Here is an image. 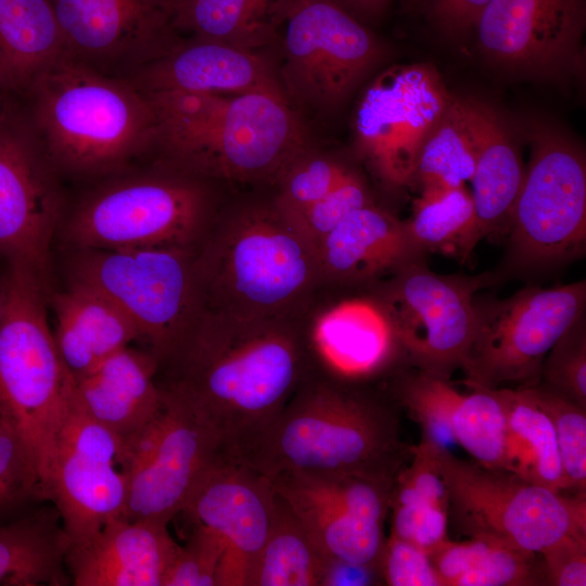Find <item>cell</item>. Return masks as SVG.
Instances as JSON below:
<instances>
[{
	"mask_svg": "<svg viewBox=\"0 0 586 586\" xmlns=\"http://www.w3.org/2000/svg\"><path fill=\"white\" fill-rule=\"evenodd\" d=\"M289 317L201 310L163 362L230 456L283 408L311 367V348Z\"/></svg>",
	"mask_w": 586,
	"mask_h": 586,
	"instance_id": "1",
	"label": "cell"
},
{
	"mask_svg": "<svg viewBox=\"0 0 586 586\" xmlns=\"http://www.w3.org/2000/svg\"><path fill=\"white\" fill-rule=\"evenodd\" d=\"M313 372L279 413L229 457L271 476L297 471L352 475L392 487L409 461L397 404Z\"/></svg>",
	"mask_w": 586,
	"mask_h": 586,
	"instance_id": "2",
	"label": "cell"
},
{
	"mask_svg": "<svg viewBox=\"0 0 586 586\" xmlns=\"http://www.w3.org/2000/svg\"><path fill=\"white\" fill-rule=\"evenodd\" d=\"M145 94L156 114L155 146L176 169L199 178L277 181L308 149L302 119L283 94Z\"/></svg>",
	"mask_w": 586,
	"mask_h": 586,
	"instance_id": "3",
	"label": "cell"
},
{
	"mask_svg": "<svg viewBox=\"0 0 586 586\" xmlns=\"http://www.w3.org/2000/svg\"><path fill=\"white\" fill-rule=\"evenodd\" d=\"M27 91L29 123L52 165L100 174L155 146L153 104L127 78L66 55Z\"/></svg>",
	"mask_w": 586,
	"mask_h": 586,
	"instance_id": "4",
	"label": "cell"
},
{
	"mask_svg": "<svg viewBox=\"0 0 586 586\" xmlns=\"http://www.w3.org/2000/svg\"><path fill=\"white\" fill-rule=\"evenodd\" d=\"M205 308L294 318L321 280L316 253L272 202L239 211L195 257Z\"/></svg>",
	"mask_w": 586,
	"mask_h": 586,
	"instance_id": "5",
	"label": "cell"
},
{
	"mask_svg": "<svg viewBox=\"0 0 586 586\" xmlns=\"http://www.w3.org/2000/svg\"><path fill=\"white\" fill-rule=\"evenodd\" d=\"M43 291L40 276L25 266L10 264L0 320V416L23 441L44 497L65 402L75 378L64 365L49 329Z\"/></svg>",
	"mask_w": 586,
	"mask_h": 586,
	"instance_id": "6",
	"label": "cell"
},
{
	"mask_svg": "<svg viewBox=\"0 0 586 586\" xmlns=\"http://www.w3.org/2000/svg\"><path fill=\"white\" fill-rule=\"evenodd\" d=\"M432 447L453 519L467 536L539 555L562 537L586 534V494L555 492Z\"/></svg>",
	"mask_w": 586,
	"mask_h": 586,
	"instance_id": "7",
	"label": "cell"
},
{
	"mask_svg": "<svg viewBox=\"0 0 586 586\" xmlns=\"http://www.w3.org/2000/svg\"><path fill=\"white\" fill-rule=\"evenodd\" d=\"M161 386L157 412L123 441L118 468L127 481L124 517L169 524L227 454L198 408L171 384Z\"/></svg>",
	"mask_w": 586,
	"mask_h": 586,
	"instance_id": "8",
	"label": "cell"
},
{
	"mask_svg": "<svg viewBox=\"0 0 586 586\" xmlns=\"http://www.w3.org/2000/svg\"><path fill=\"white\" fill-rule=\"evenodd\" d=\"M198 178L178 170L107 183L75 209L68 240L85 251L189 246L211 209L209 192Z\"/></svg>",
	"mask_w": 586,
	"mask_h": 586,
	"instance_id": "9",
	"label": "cell"
},
{
	"mask_svg": "<svg viewBox=\"0 0 586 586\" xmlns=\"http://www.w3.org/2000/svg\"><path fill=\"white\" fill-rule=\"evenodd\" d=\"M189 246L87 250L75 280L109 297L150 343L158 365L183 340L203 309Z\"/></svg>",
	"mask_w": 586,
	"mask_h": 586,
	"instance_id": "10",
	"label": "cell"
},
{
	"mask_svg": "<svg viewBox=\"0 0 586 586\" xmlns=\"http://www.w3.org/2000/svg\"><path fill=\"white\" fill-rule=\"evenodd\" d=\"M585 307L584 280L551 289L526 286L504 300L475 298L462 383L470 390L537 383L547 353Z\"/></svg>",
	"mask_w": 586,
	"mask_h": 586,
	"instance_id": "11",
	"label": "cell"
},
{
	"mask_svg": "<svg viewBox=\"0 0 586 586\" xmlns=\"http://www.w3.org/2000/svg\"><path fill=\"white\" fill-rule=\"evenodd\" d=\"M276 43L289 102L324 114L347 99L381 53L367 24L333 0H289Z\"/></svg>",
	"mask_w": 586,
	"mask_h": 586,
	"instance_id": "12",
	"label": "cell"
},
{
	"mask_svg": "<svg viewBox=\"0 0 586 586\" xmlns=\"http://www.w3.org/2000/svg\"><path fill=\"white\" fill-rule=\"evenodd\" d=\"M508 233L510 269H546L584 254L585 158L564 138L547 135L535 140Z\"/></svg>",
	"mask_w": 586,
	"mask_h": 586,
	"instance_id": "13",
	"label": "cell"
},
{
	"mask_svg": "<svg viewBox=\"0 0 586 586\" xmlns=\"http://www.w3.org/2000/svg\"><path fill=\"white\" fill-rule=\"evenodd\" d=\"M492 279L491 273L440 275L421 259L394 271L372 296L392 324L404 360L416 370L450 379L472 342L475 293Z\"/></svg>",
	"mask_w": 586,
	"mask_h": 586,
	"instance_id": "14",
	"label": "cell"
},
{
	"mask_svg": "<svg viewBox=\"0 0 586 586\" xmlns=\"http://www.w3.org/2000/svg\"><path fill=\"white\" fill-rule=\"evenodd\" d=\"M454 97L433 67L399 65L381 73L360 98L355 146L388 189L412 184L428 138Z\"/></svg>",
	"mask_w": 586,
	"mask_h": 586,
	"instance_id": "15",
	"label": "cell"
},
{
	"mask_svg": "<svg viewBox=\"0 0 586 586\" xmlns=\"http://www.w3.org/2000/svg\"><path fill=\"white\" fill-rule=\"evenodd\" d=\"M51 166L29 120L0 118V253L43 280L62 205Z\"/></svg>",
	"mask_w": 586,
	"mask_h": 586,
	"instance_id": "16",
	"label": "cell"
},
{
	"mask_svg": "<svg viewBox=\"0 0 586 586\" xmlns=\"http://www.w3.org/2000/svg\"><path fill=\"white\" fill-rule=\"evenodd\" d=\"M178 0H52L69 56L112 75L169 51ZM114 76V75H112Z\"/></svg>",
	"mask_w": 586,
	"mask_h": 586,
	"instance_id": "17",
	"label": "cell"
},
{
	"mask_svg": "<svg viewBox=\"0 0 586 586\" xmlns=\"http://www.w3.org/2000/svg\"><path fill=\"white\" fill-rule=\"evenodd\" d=\"M586 0H489L474 31L494 62L556 77L581 61Z\"/></svg>",
	"mask_w": 586,
	"mask_h": 586,
	"instance_id": "18",
	"label": "cell"
},
{
	"mask_svg": "<svg viewBox=\"0 0 586 586\" xmlns=\"http://www.w3.org/2000/svg\"><path fill=\"white\" fill-rule=\"evenodd\" d=\"M276 492L269 479L225 455L184 509L224 543L216 586H249L265 545Z\"/></svg>",
	"mask_w": 586,
	"mask_h": 586,
	"instance_id": "19",
	"label": "cell"
},
{
	"mask_svg": "<svg viewBox=\"0 0 586 586\" xmlns=\"http://www.w3.org/2000/svg\"><path fill=\"white\" fill-rule=\"evenodd\" d=\"M393 399L421 428V441L441 449L461 446L476 463L500 469L506 411L498 390H456L449 379L420 370L402 372Z\"/></svg>",
	"mask_w": 586,
	"mask_h": 586,
	"instance_id": "20",
	"label": "cell"
},
{
	"mask_svg": "<svg viewBox=\"0 0 586 586\" xmlns=\"http://www.w3.org/2000/svg\"><path fill=\"white\" fill-rule=\"evenodd\" d=\"M127 79L143 93L188 92L285 95L277 65L263 51L190 37L132 72Z\"/></svg>",
	"mask_w": 586,
	"mask_h": 586,
	"instance_id": "21",
	"label": "cell"
},
{
	"mask_svg": "<svg viewBox=\"0 0 586 586\" xmlns=\"http://www.w3.org/2000/svg\"><path fill=\"white\" fill-rule=\"evenodd\" d=\"M179 546L168 524L120 515L69 547L65 566L75 586H162Z\"/></svg>",
	"mask_w": 586,
	"mask_h": 586,
	"instance_id": "22",
	"label": "cell"
},
{
	"mask_svg": "<svg viewBox=\"0 0 586 586\" xmlns=\"http://www.w3.org/2000/svg\"><path fill=\"white\" fill-rule=\"evenodd\" d=\"M309 345L329 375L368 380L404 360L392 324L373 296L342 301L315 320Z\"/></svg>",
	"mask_w": 586,
	"mask_h": 586,
	"instance_id": "23",
	"label": "cell"
},
{
	"mask_svg": "<svg viewBox=\"0 0 586 586\" xmlns=\"http://www.w3.org/2000/svg\"><path fill=\"white\" fill-rule=\"evenodd\" d=\"M267 477L328 557L380 569L384 524L367 519L347 491L293 472Z\"/></svg>",
	"mask_w": 586,
	"mask_h": 586,
	"instance_id": "24",
	"label": "cell"
},
{
	"mask_svg": "<svg viewBox=\"0 0 586 586\" xmlns=\"http://www.w3.org/2000/svg\"><path fill=\"white\" fill-rule=\"evenodd\" d=\"M321 280L371 281L424 258L405 221L373 202L348 214L315 246Z\"/></svg>",
	"mask_w": 586,
	"mask_h": 586,
	"instance_id": "25",
	"label": "cell"
},
{
	"mask_svg": "<svg viewBox=\"0 0 586 586\" xmlns=\"http://www.w3.org/2000/svg\"><path fill=\"white\" fill-rule=\"evenodd\" d=\"M44 498L58 510L69 547H76L124 515L127 481L114 462L58 449Z\"/></svg>",
	"mask_w": 586,
	"mask_h": 586,
	"instance_id": "26",
	"label": "cell"
},
{
	"mask_svg": "<svg viewBox=\"0 0 586 586\" xmlns=\"http://www.w3.org/2000/svg\"><path fill=\"white\" fill-rule=\"evenodd\" d=\"M157 367L153 354L124 347L75 379L78 396L87 410L123 443L142 429L161 406L163 390L155 380Z\"/></svg>",
	"mask_w": 586,
	"mask_h": 586,
	"instance_id": "27",
	"label": "cell"
},
{
	"mask_svg": "<svg viewBox=\"0 0 586 586\" xmlns=\"http://www.w3.org/2000/svg\"><path fill=\"white\" fill-rule=\"evenodd\" d=\"M474 146L471 196L482 238L507 233L525 168L512 136L493 109L462 100Z\"/></svg>",
	"mask_w": 586,
	"mask_h": 586,
	"instance_id": "28",
	"label": "cell"
},
{
	"mask_svg": "<svg viewBox=\"0 0 586 586\" xmlns=\"http://www.w3.org/2000/svg\"><path fill=\"white\" fill-rule=\"evenodd\" d=\"M60 356L75 379L140 339L132 321L103 293L75 280L54 297Z\"/></svg>",
	"mask_w": 586,
	"mask_h": 586,
	"instance_id": "29",
	"label": "cell"
},
{
	"mask_svg": "<svg viewBox=\"0 0 586 586\" xmlns=\"http://www.w3.org/2000/svg\"><path fill=\"white\" fill-rule=\"evenodd\" d=\"M66 55L52 0H0V87L27 90Z\"/></svg>",
	"mask_w": 586,
	"mask_h": 586,
	"instance_id": "30",
	"label": "cell"
},
{
	"mask_svg": "<svg viewBox=\"0 0 586 586\" xmlns=\"http://www.w3.org/2000/svg\"><path fill=\"white\" fill-rule=\"evenodd\" d=\"M506 411L500 469L555 492H568L555 429L527 385L497 388Z\"/></svg>",
	"mask_w": 586,
	"mask_h": 586,
	"instance_id": "31",
	"label": "cell"
},
{
	"mask_svg": "<svg viewBox=\"0 0 586 586\" xmlns=\"http://www.w3.org/2000/svg\"><path fill=\"white\" fill-rule=\"evenodd\" d=\"M68 547V537L54 506L41 507L0 524V585H67Z\"/></svg>",
	"mask_w": 586,
	"mask_h": 586,
	"instance_id": "32",
	"label": "cell"
},
{
	"mask_svg": "<svg viewBox=\"0 0 586 586\" xmlns=\"http://www.w3.org/2000/svg\"><path fill=\"white\" fill-rule=\"evenodd\" d=\"M289 0H178L174 26L181 34L263 51L275 44Z\"/></svg>",
	"mask_w": 586,
	"mask_h": 586,
	"instance_id": "33",
	"label": "cell"
},
{
	"mask_svg": "<svg viewBox=\"0 0 586 586\" xmlns=\"http://www.w3.org/2000/svg\"><path fill=\"white\" fill-rule=\"evenodd\" d=\"M430 557L443 586L546 585L537 553L488 538H449Z\"/></svg>",
	"mask_w": 586,
	"mask_h": 586,
	"instance_id": "34",
	"label": "cell"
},
{
	"mask_svg": "<svg viewBox=\"0 0 586 586\" xmlns=\"http://www.w3.org/2000/svg\"><path fill=\"white\" fill-rule=\"evenodd\" d=\"M328 558L276 492L269 532L249 586H320Z\"/></svg>",
	"mask_w": 586,
	"mask_h": 586,
	"instance_id": "35",
	"label": "cell"
},
{
	"mask_svg": "<svg viewBox=\"0 0 586 586\" xmlns=\"http://www.w3.org/2000/svg\"><path fill=\"white\" fill-rule=\"evenodd\" d=\"M405 225L413 244L424 254L438 252L461 262L468 259L482 239L471 192L466 186L420 194Z\"/></svg>",
	"mask_w": 586,
	"mask_h": 586,
	"instance_id": "36",
	"label": "cell"
},
{
	"mask_svg": "<svg viewBox=\"0 0 586 586\" xmlns=\"http://www.w3.org/2000/svg\"><path fill=\"white\" fill-rule=\"evenodd\" d=\"M474 146L461 99L454 98L419 155L412 184L421 194L457 189L471 181Z\"/></svg>",
	"mask_w": 586,
	"mask_h": 586,
	"instance_id": "37",
	"label": "cell"
},
{
	"mask_svg": "<svg viewBox=\"0 0 586 586\" xmlns=\"http://www.w3.org/2000/svg\"><path fill=\"white\" fill-rule=\"evenodd\" d=\"M527 386L555 429L568 492L586 494V408L540 382Z\"/></svg>",
	"mask_w": 586,
	"mask_h": 586,
	"instance_id": "38",
	"label": "cell"
},
{
	"mask_svg": "<svg viewBox=\"0 0 586 586\" xmlns=\"http://www.w3.org/2000/svg\"><path fill=\"white\" fill-rule=\"evenodd\" d=\"M352 173L336 158L313 153L308 148L278 178L279 192L273 203L292 216L326 196Z\"/></svg>",
	"mask_w": 586,
	"mask_h": 586,
	"instance_id": "39",
	"label": "cell"
},
{
	"mask_svg": "<svg viewBox=\"0 0 586 586\" xmlns=\"http://www.w3.org/2000/svg\"><path fill=\"white\" fill-rule=\"evenodd\" d=\"M46 501L37 470L20 435L0 416V515Z\"/></svg>",
	"mask_w": 586,
	"mask_h": 586,
	"instance_id": "40",
	"label": "cell"
},
{
	"mask_svg": "<svg viewBox=\"0 0 586 586\" xmlns=\"http://www.w3.org/2000/svg\"><path fill=\"white\" fill-rule=\"evenodd\" d=\"M586 408V320L579 317L547 353L539 381Z\"/></svg>",
	"mask_w": 586,
	"mask_h": 586,
	"instance_id": "41",
	"label": "cell"
},
{
	"mask_svg": "<svg viewBox=\"0 0 586 586\" xmlns=\"http://www.w3.org/2000/svg\"><path fill=\"white\" fill-rule=\"evenodd\" d=\"M58 449H66L118 466L122 440L87 410L78 396L76 381L65 402L55 453Z\"/></svg>",
	"mask_w": 586,
	"mask_h": 586,
	"instance_id": "42",
	"label": "cell"
},
{
	"mask_svg": "<svg viewBox=\"0 0 586 586\" xmlns=\"http://www.w3.org/2000/svg\"><path fill=\"white\" fill-rule=\"evenodd\" d=\"M362 179L354 171L326 196L304 211L285 216L314 247L348 214L372 203Z\"/></svg>",
	"mask_w": 586,
	"mask_h": 586,
	"instance_id": "43",
	"label": "cell"
},
{
	"mask_svg": "<svg viewBox=\"0 0 586 586\" xmlns=\"http://www.w3.org/2000/svg\"><path fill=\"white\" fill-rule=\"evenodd\" d=\"M224 543L212 530L194 523L168 566L162 586H216Z\"/></svg>",
	"mask_w": 586,
	"mask_h": 586,
	"instance_id": "44",
	"label": "cell"
},
{
	"mask_svg": "<svg viewBox=\"0 0 586 586\" xmlns=\"http://www.w3.org/2000/svg\"><path fill=\"white\" fill-rule=\"evenodd\" d=\"M391 533L429 555L449 539V507L426 500H391Z\"/></svg>",
	"mask_w": 586,
	"mask_h": 586,
	"instance_id": "45",
	"label": "cell"
},
{
	"mask_svg": "<svg viewBox=\"0 0 586 586\" xmlns=\"http://www.w3.org/2000/svg\"><path fill=\"white\" fill-rule=\"evenodd\" d=\"M380 572L388 586H443L430 555L393 533L385 539Z\"/></svg>",
	"mask_w": 586,
	"mask_h": 586,
	"instance_id": "46",
	"label": "cell"
},
{
	"mask_svg": "<svg viewBox=\"0 0 586 586\" xmlns=\"http://www.w3.org/2000/svg\"><path fill=\"white\" fill-rule=\"evenodd\" d=\"M539 555L546 585H586V534L562 537Z\"/></svg>",
	"mask_w": 586,
	"mask_h": 586,
	"instance_id": "47",
	"label": "cell"
},
{
	"mask_svg": "<svg viewBox=\"0 0 586 586\" xmlns=\"http://www.w3.org/2000/svg\"><path fill=\"white\" fill-rule=\"evenodd\" d=\"M489 0H420L430 22L442 33L460 37L474 30Z\"/></svg>",
	"mask_w": 586,
	"mask_h": 586,
	"instance_id": "48",
	"label": "cell"
},
{
	"mask_svg": "<svg viewBox=\"0 0 586 586\" xmlns=\"http://www.w3.org/2000/svg\"><path fill=\"white\" fill-rule=\"evenodd\" d=\"M380 569L329 557L320 586H375L382 585Z\"/></svg>",
	"mask_w": 586,
	"mask_h": 586,
	"instance_id": "49",
	"label": "cell"
},
{
	"mask_svg": "<svg viewBox=\"0 0 586 586\" xmlns=\"http://www.w3.org/2000/svg\"><path fill=\"white\" fill-rule=\"evenodd\" d=\"M360 22L367 24L381 18L392 0H333Z\"/></svg>",
	"mask_w": 586,
	"mask_h": 586,
	"instance_id": "50",
	"label": "cell"
},
{
	"mask_svg": "<svg viewBox=\"0 0 586 586\" xmlns=\"http://www.w3.org/2000/svg\"><path fill=\"white\" fill-rule=\"evenodd\" d=\"M5 282H7V277L3 280H0V320H1L2 309H3V303H4Z\"/></svg>",
	"mask_w": 586,
	"mask_h": 586,
	"instance_id": "51",
	"label": "cell"
},
{
	"mask_svg": "<svg viewBox=\"0 0 586 586\" xmlns=\"http://www.w3.org/2000/svg\"><path fill=\"white\" fill-rule=\"evenodd\" d=\"M408 1H410L411 3H417V4L420 3V0H408Z\"/></svg>",
	"mask_w": 586,
	"mask_h": 586,
	"instance_id": "52",
	"label": "cell"
}]
</instances>
